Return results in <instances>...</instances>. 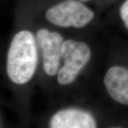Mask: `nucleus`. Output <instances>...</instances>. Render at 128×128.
<instances>
[{"instance_id": "6e6552de", "label": "nucleus", "mask_w": 128, "mask_h": 128, "mask_svg": "<svg viewBox=\"0 0 128 128\" xmlns=\"http://www.w3.org/2000/svg\"><path fill=\"white\" fill-rule=\"evenodd\" d=\"M80 1H83V2H86V1H89V0H80Z\"/></svg>"}, {"instance_id": "423d86ee", "label": "nucleus", "mask_w": 128, "mask_h": 128, "mask_svg": "<svg viewBox=\"0 0 128 128\" xmlns=\"http://www.w3.org/2000/svg\"><path fill=\"white\" fill-rule=\"evenodd\" d=\"M103 81L108 94L114 100L128 105V69L122 66L111 67Z\"/></svg>"}, {"instance_id": "39448f33", "label": "nucleus", "mask_w": 128, "mask_h": 128, "mask_svg": "<svg viewBox=\"0 0 128 128\" xmlns=\"http://www.w3.org/2000/svg\"><path fill=\"white\" fill-rule=\"evenodd\" d=\"M52 128H95L97 123L90 113L85 110L69 108L60 110L50 120Z\"/></svg>"}, {"instance_id": "f257e3e1", "label": "nucleus", "mask_w": 128, "mask_h": 128, "mask_svg": "<svg viewBox=\"0 0 128 128\" xmlns=\"http://www.w3.org/2000/svg\"><path fill=\"white\" fill-rule=\"evenodd\" d=\"M38 62L36 40L32 32L17 33L9 47L6 72L10 80L18 85L28 82L34 76Z\"/></svg>"}, {"instance_id": "7ed1b4c3", "label": "nucleus", "mask_w": 128, "mask_h": 128, "mask_svg": "<svg viewBox=\"0 0 128 128\" xmlns=\"http://www.w3.org/2000/svg\"><path fill=\"white\" fill-rule=\"evenodd\" d=\"M46 19L62 28L84 27L94 18L92 10L78 0H64L46 12Z\"/></svg>"}, {"instance_id": "20e7f679", "label": "nucleus", "mask_w": 128, "mask_h": 128, "mask_svg": "<svg viewBox=\"0 0 128 128\" xmlns=\"http://www.w3.org/2000/svg\"><path fill=\"white\" fill-rule=\"evenodd\" d=\"M36 40L42 51L45 73L49 76H55L59 70L63 37L57 32L42 28L37 32Z\"/></svg>"}, {"instance_id": "0eeeda50", "label": "nucleus", "mask_w": 128, "mask_h": 128, "mask_svg": "<svg viewBox=\"0 0 128 128\" xmlns=\"http://www.w3.org/2000/svg\"><path fill=\"white\" fill-rule=\"evenodd\" d=\"M120 14L125 27L128 29V0H126L123 3V4L122 5Z\"/></svg>"}, {"instance_id": "f03ea898", "label": "nucleus", "mask_w": 128, "mask_h": 128, "mask_svg": "<svg viewBox=\"0 0 128 128\" xmlns=\"http://www.w3.org/2000/svg\"><path fill=\"white\" fill-rule=\"evenodd\" d=\"M64 66L58 72L60 85H69L76 79L91 58V50L86 43L69 39L64 41L61 50Z\"/></svg>"}]
</instances>
